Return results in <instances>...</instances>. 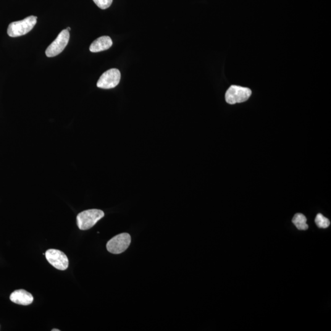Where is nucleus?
Wrapping results in <instances>:
<instances>
[{
    "mask_svg": "<svg viewBox=\"0 0 331 331\" xmlns=\"http://www.w3.org/2000/svg\"><path fill=\"white\" fill-rule=\"evenodd\" d=\"M37 23V17L29 16L24 19L10 23L7 28V35L12 38L26 35L32 30Z\"/></svg>",
    "mask_w": 331,
    "mask_h": 331,
    "instance_id": "1",
    "label": "nucleus"
},
{
    "mask_svg": "<svg viewBox=\"0 0 331 331\" xmlns=\"http://www.w3.org/2000/svg\"><path fill=\"white\" fill-rule=\"evenodd\" d=\"M104 216V212L98 209L86 210L81 212L77 216L78 227L81 230L90 229Z\"/></svg>",
    "mask_w": 331,
    "mask_h": 331,
    "instance_id": "2",
    "label": "nucleus"
},
{
    "mask_svg": "<svg viewBox=\"0 0 331 331\" xmlns=\"http://www.w3.org/2000/svg\"><path fill=\"white\" fill-rule=\"evenodd\" d=\"M251 94L250 89L238 85H231L226 92L225 99L228 104H235L248 101Z\"/></svg>",
    "mask_w": 331,
    "mask_h": 331,
    "instance_id": "3",
    "label": "nucleus"
},
{
    "mask_svg": "<svg viewBox=\"0 0 331 331\" xmlns=\"http://www.w3.org/2000/svg\"><path fill=\"white\" fill-rule=\"evenodd\" d=\"M131 244V236L128 233H122L110 239L106 248L110 253L120 254L127 250Z\"/></svg>",
    "mask_w": 331,
    "mask_h": 331,
    "instance_id": "4",
    "label": "nucleus"
},
{
    "mask_svg": "<svg viewBox=\"0 0 331 331\" xmlns=\"http://www.w3.org/2000/svg\"><path fill=\"white\" fill-rule=\"evenodd\" d=\"M70 31L64 30L59 33L57 38L46 49V55L48 57H54L62 53L67 47L70 40Z\"/></svg>",
    "mask_w": 331,
    "mask_h": 331,
    "instance_id": "5",
    "label": "nucleus"
},
{
    "mask_svg": "<svg viewBox=\"0 0 331 331\" xmlns=\"http://www.w3.org/2000/svg\"><path fill=\"white\" fill-rule=\"evenodd\" d=\"M121 79L120 71L116 68L107 70L101 76L97 86L102 89H110L119 85Z\"/></svg>",
    "mask_w": 331,
    "mask_h": 331,
    "instance_id": "6",
    "label": "nucleus"
},
{
    "mask_svg": "<svg viewBox=\"0 0 331 331\" xmlns=\"http://www.w3.org/2000/svg\"><path fill=\"white\" fill-rule=\"evenodd\" d=\"M46 257L50 264L57 269L67 270L69 261L67 255L59 249H49L46 252Z\"/></svg>",
    "mask_w": 331,
    "mask_h": 331,
    "instance_id": "7",
    "label": "nucleus"
},
{
    "mask_svg": "<svg viewBox=\"0 0 331 331\" xmlns=\"http://www.w3.org/2000/svg\"><path fill=\"white\" fill-rule=\"evenodd\" d=\"M10 300L15 304L28 306L32 304L33 297L32 294L24 290H17L12 293L10 296Z\"/></svg>",
    "mask_w": 331,
    "mask_h": 331,
    "instance_id": "8",
    "label": "nucleus"
},
{
    "mask_svg": "<svg viewBox=\"0 0 331 331\" xmlns=\"http://www.w3.org/2000/svg\"><path fill=\"white\" fill-rule=\"evenodd\" d=\"M112 46V41L109 36H101L92 43L90 46V51L95 53V52L106 51Z\"/></svg>",
    "mask_w": 331,
    "mask_h": 331,
    "instance_id": "9",
    "label": "nucleus"
},
{
    "mask_svg": "<svg viewBox=\"0 0 331 331\" xmlns=\"http://www.w3.org/2000/svg\"><path fill=\"white\" fill-rule=\"evenodd\" d=\"M292 222L299 230H307L309 228V226L307 224V218L303 214L294 215Z\"/></svg>",
    "mask_w": 331,
    "mask_h": 331,
    "instance_id": "10",
    "label": "nucleus"
},
{
    "mask_svg": "<svg viewBox=\"0 0 331 331\" xmlns=\"http://www.w3.org/2000/svg\"><path fill=\"white\" fill-rule=\"evenodd\" d=\"M315 223L318 227L325 229L330 227V221L328 218L323 216L322 214H319L315 218Z\"/></svg>",
    "mask_w": 331,
    "mask_h": 331,
    "instance_id": "11",
    "label": "nucleus"
},
{
    "mask_svg": "<svg viewBox=\"0 0 331 331\" xmlns=\"http://www.w3.org/2000/svg\"><path fill=\"white\" fill-rule=\"evenodd\" d=\"M93 1L99 8L106 9L112 4L113 0H93Z\"/></svg>",
    "mask_w": 331,
    "mask_h": 331,
    "instance_id": "12",
    "label": "nucleus"
},
{
    "mask_svg": "<svg viewBox=\"0 0 331 331\" xmlns=\"http://www.w3.org/2000/svg\"><path fill=\"white\" fill-rule=\"evenodd\" d=\"M60 331V330H57V329H54V330H52V331Z\"/></svg>",
    "mask_w": 331,
    "mask_h": 331,
    "instance_id": "13",
    "label": "nucleus"
},
{
    "mask_svg": "<svg viewBox=\"0 0 331 331\" xmlns=\"http://www.w3.org/2000/svg\"><path fill=\"white\" fill-rule=\"evenodd\" d=\"M67 30L70 31V30H71V28H70V27H68V28L67 29Z\"/></svg>",
    "mask_w": 331,
    "mask_h": 331,
    "instance_id": "14",
    "label": "nucleus"
}]
</instances>
